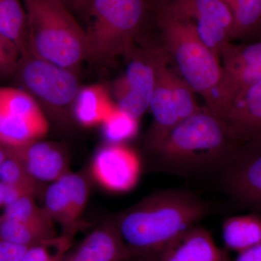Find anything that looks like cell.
Wrapping results in <instances>:
<instances>
[{
	"mask_svg": "<svg viewBox=\"0 0 261 261\" xmlns=\"http://www.w3.org/2000/svg\"><path fill=\"white\" fill-rule=\"evenodd\" d=\"M0 32L15 43L21 56L28 51L27 13L22 0H0Z\"/></svg>",
	"mask_w": 261,
	"mask_h": 261,
	"instance_id": "cell-20",
	"label": "cell"
},
{
	"mask_svg": "<svg viewBox=\"0 0 261 261\" xmlns=\"http://www.w3.org/2000/svg\"><path fill=\"white\" fill-rule=\"evenodd\" d=\"M8 151L0 147V165L6 159V158L8 157Z\"/></svg>",
	"mask_w": 261,
	"mask_h": 261,
	"instance_id": "cell-32",
	"label": "cell"
},
{
	"mask_svg": "<svg viewBox=\"0 0 261 261\" xmlns=\"http://www.w3.org/2000/svg\"><path fill=\"white\" fill-rule=\"evenodd\" d=\"M226 249L215 243L212 234L200 224L187 230L173 242L160 261H231Z\"/></svg>",
	"mask_w": 261,
	"mask_h": 261,
	"instance_id": "cell-17",
	"label": "cell"
},
{
	"mask_svg": "<svg viewBox=\"0 0 261 261\" xmlns=\"http://www.w3.org/2000/svg\"><path fill=\"white\" fill-rule=\"evenodd\" d=\"M211 212L192 192L164 190L150 194L113 219L134 260L160 261L168 247Z\"/></svg>",
	"mask_w": 261,
	"mask_h": 261,
	"instance_id": "cell-1",
	"label": "cell"
},
{
	"mask_svg": "<svg viewBox=\"0 0 261 261\" xmlns=\"http://www.w3.org/2000/svg\"><path fill=\"white\" fill-rule=\"evenodd\" d=\"M116 105L113 104L109 92L99 84L82 87L73 108L75 121L84 127L101 125L112 112Z\"/></svg>",
	"mask_w": 261,
	"mask_h": 261,
	"instance_id": "cell-18",
	"label": "cell"
},
{
	"mask_svg": "<svg viewBox=\"0 0 261 261\" xmlns=\"http://www.w3.org/2000/svg\"><path fill=\"white\" fill-rule=\"evenodd\" d=\"M78 75L28 51L20 56L13 76L18 88L37 101L47 118L68 126L74 119L73 108L82 88Z\"/></svg>",
	"mask_w": 261,
	"mask_h": 261,
	"instance_id": "cell-6",
	"label": "cell"
},
{
	"mask_svg": "<svg viewBox=\"0 0 261 261\" xmlns=\"http://www.w3.org/2000/svg\"><path fill=\"white\" fill-rule=\"evenodd\" d=\"M75 235L63 232L56 238L29 247L19 261H63L73 246Z\"/></svg>",
	"mask_w": 261,
	"mask_h": 261,
	"instance_id": "cell-25",
	"label": "cell"
},
{
	"mask_svg": "<svg viewBox=\"0 0 261 261\" xmlns=\"http://www.w3.org/2000/svg\"><path fill=\"white\" fill-rule=\"evenodd\" d=\"M219 174L221 189L233 203L261 216V137L242 143Z\"/></svg>",
	"mask_w": 261,
	"mask_h": 261,
	"instance_id": "cell-9",
	"label": "cell"
},
{
	"mask_svg": "<svg viewBox=\"0 0 261 261\" xmlns=\"http://www.w3.org/2000/svg\"><path fill=\"white\" fill-rule=\"evenodd\" d=\"M142 163L138 154L123 144L103 146L92 160L91 171L94 179L104 190L124 193L138 183Z\"/></svg>",
	"mask_w": 261,
	"mask_h": 261,
	"instance_id": "cell-12",
	"label": "cell"
},
{
	"mask_svg": "<svg viewBox=\"0 0 261 261\" xmlns=\"http://www.w3.org/2000/svg\"><path fill=\"white\" fill-rule=\"evenodd\" d=\"M168 63L167 57L161 48L157 80L149 105L153 121L145 140V147L149 152L157 148L166 136L183 121L173 97L171 86L173 68Z\"/></svg>",
	"mask_w": 261,
	"mask_h": 261,
	"instance_id": "cell-13",
	"label": "cell"
},
{
	"mask_svg": "<svg viewBox=\"0 0 261 261\" xmlns=\"http://www.w3.org/2000/svg\"><path fill=\"white\" fill-rule=\"evenodd\" d=\"M7 185L0 181V207L5 206V196H6Z\"/></svg>",
	"mask_w": 261,
	"mask_h": 261,
	"instance_id": "cell-31",
	"label": "cell"
},
{
	"mask_svg": "<svg viewBox=\"0 0 261 261\" xmlns=\"http://www.w3.org/2000/svg\"><path fill=\"white\" fill-rule=\"evenodd\" d=\"M72 13L84 16L94 0H59Z\"/></svg>",
	"mask_w": 261,
	"mask_h": 261,
	"instance_id": "cell-29",
	"label": "cell"
},
{
	"mask_svg": "<svg viewBox=\"0 0 261 261\" xmlns=\"http://www.w3.org/2000/svg\"><path fill=\"white\" fill-rule=\"evenodd\" d=\"M47 116L37 101L20 88L0 87V142L18 148L47 135Z\"/></svg>",
	"mask_w": 261,
	"mask_h": 261,
	"instance_id": "cell-7",
	"label": "cell"
},
{
	"mask_svg": "<svg viewBox=\"0 0 261 261\" xmlns=\"http://www.w3.org/2000/svg\"><path fill=\"white\" fill-rule=\"evenodd\" d=\"M58 235L56 228L42 227L0 217V241L31 247Z\"/></svg>",
	"mask_w": 261,
	"mask_h": 261,
	"instance_id": "cell-21",
	"label": "cell"
},
{
	"mask_svg": "<svg viewBox=\"0 0 261 261\" xmlns=\"http://www.w3.org/2000/svg\"><path fill=\"white\" fill-rule=\"evenodd\" d=\"M161 47L149 43H136L125 56L128 60L126 71L116 87V107L139 120L149 108L157 80Z\"/></svg>",
	"mask_w": 261,
	"mask_h": 261,
	"instance_id": "cell-8",
	"label": "cell"
},
{
	"mask_svg": "<svg viewBox=\"0 0 261 261\" xmlns=\"http://www.w3.org/2000/svg\"><path fill=\"white\" fill-rule=\"evenodd\" d=\"M195 22L199 35L216 56L233 38L232 13L221 0H161Z\"/></svg>",
	"mask_w": 261,
	"mask_h": 261,
	"instance_id": "cell-10",
	"label": "cell"
},
{
	"mask_svg": "<svg viewBox=\"0 0 261 261\" xmlns=\"http://www.w3.org/2000/svg\"><path fill=\"white\" fill-rule=\"evenodd\" d=\"M8 153V157L0 165V181L7 185L21 187L35 194L37 182L29 176L21 163L9 150Z\"/></svg>",
	"mask_w": 261,
	"mask_h": 261,
	"instance_id": "cell-26",
	"label": "cell"
},
{
	"mask_svg": "<svg viewBox=\"0 0 261 261\" xmlns=\"http://www.w3.org/2000/svg\"><path fill=\"white\" fill-rule=\"evenodd\" d=\"M232 13L233 38L244 36L261 23V0H221Z\"/></svg>",
	"mask_w": 261,
	"mask_h": 261,
	"instance_id": "cell-23",
	"label": "cell"
},
{
	"mask_svg": "<svg viewBox=\"0 0 261 261\" xmlns=\"http://www.w3.org/2000/svg\"><path fill=\"white\" fill-rule=\"evenodd\" d=\"M27 18L28 51L79 73L89 59L85 31L59 0H22Z\"/></svg>",
	"mask_w": 261,
	"mask_h": 261,
	"instance_id": "cell-4",
	"label": "cell"
},
{
	"mask_svg": "<svg viewBox=\"0 0 261 261\" xmlns=\"http://www.w3.org/2000/svg\"><path fill=\"white\" fill-rule=\"evenodd\" d=\"M101 125L108 144H123L137 135L139 120L122 112L116 106Z\"/></svg>",
	"mask_w": 261,
	"mask_h": 261,
	"instance_id": "cell-24",
	"label": "cell"
},
{
	"mask_svg": "<svg viewBox=\"0 0 261 261\" xmlns=\"http://www.w3.org/2000/svg\"><path fill=\"white\" fill-rule=\"evenodd\" d=\"M89 197V186L86 178L69 171L48 187L42 208L53 222L61 225L63 232L75 234Z\"/></svg>",
	"mask_w": 261,
	"mask_h": 261,
	"instance_id": "cell-11",
	"label": "cell"
},
{
	"mask_svg": "<svg viewBox=\"0 0 261 261\" xmlns=\"http://www.w3.org/2000/svg\"><path fill=\"white\" fill-rule=\"evenodd\" d=\"M151 10L163 53L173 69L207 106L222 74L219 57L201 39L195 22L187 15L161 0H151Z\"/></svg>",
	"mask_w": 261,
	"mask_h": 261,
	"instance_id": "cell-3",
	"label": "cell"
},
{
	"mask_svg": "<svg viewBox=\"0 0 261 261\" xmlns=\"http://www.w3.org/2000/svg\"><path fill=\"white\" fill-rule=\"evenodd\" d=\"M151 16V0H94L84 15L89 58L106 62L126 56Z\"/></svg>",
	"mask_w": 261,
	"mask_h": 261,
	"instance_id": "cell-5",
	"label": "cell"
},
{
	"mask_svg": "<svg viewBox=\"0 0 261 261\" xmlns=\"http://www.w3.org/2000/svg\"><path fill=\"white\" fill-rule=\"evenodd\" d=\"M231 261H261V243L240 252Z\"/></svg>",
	"mask_w": 261,
	"mask_h": 261,
	"instance_id": "cell-30",
	"label": "cell"
},
{
	"mask_svg": "<svg viewBox=\"0 0 261 261\" xmlns=\"http://www.w3.org/2000/svg\"><path fill=\"white\" fill-rule=\"evenodd\" d=\"M7 148L37 184L53 183L70 171L66 151L58 143L39 140L18 148Z\"/></svg>",
	"mask_w": 261,
	"mask_h": 261,
	"instance_id": "cell-15",
	"label": "cell"
},
{
	"mask_svg": "<svg viewBox=\"0 0 261 261\" xmlns=\"http://www.w3.org/2000/svg\"><path fill=\"white\" fill-rule=\"evenodd\" d=\"M63 261H133V257L111 220L71 247Z\"/></svg>",
	"mask_w": 261,
	"mask_h": 261,
	"instance_id": "cell-16",
	"label": "cell"
},
{
	"mask_svg": "<svg viewBox=\"0 0 261 261\" xmlns=\"http://www.w3.org/2000/svg\"><path fill=\"white\" fill-rule=\"evenodd\" d=\"M2 217L42 227L56 228L55 223L44 209L35 203L32 195L23 196L10 205L5 206Z\"/></svg>",
	"mask_w": 261,
	"mask_h": 261,
	"instance_id": "cell-22",
	"label": "cell"
},
{
	"mask_svg": "<svg viewBox=\"0 0 261 261\" xmlns=\"http://www.w3.org/2000/svg\"><path fill=\"white\" fill-rule=\"evenodd\" d=\"M226 250L238 253L261 243V216L254 213L231 216L222 225Z\"/></svg>",
	"mask_w": 261,
	"mask_h": 261,
	"instance_id": "cell-19",
	"label": "cell"
},
{
	"mask_svg": "<svg viewBox=\"0 0 261 261\" xmlns=\"http://www.w3.org/2000/svg\"><path fill=\"white\" fill-rule=\"evenodd\" d=\"M134 261H139V260H134Z\"/></svg>",
	"mask_w": 261,
	"mask_h": 261,
	"instance_id": "cell-33",
	"label": "cell"
},
{
	"mask_svg": "<svg viewBox=\"0 0 261 261\" xmlns=\"http://www.w3.org/2000/svg\"><path fill=\"white\" fill-rule=\"evenodd\" d=\"M29 247L0 241V261H19Z\"/></svg>",
	"mask_w": 261,
	"mask_h": 261,
	"instance_id": "cell-28",
	"label": "cell"
},
{
	"mask_svg": "<svg viewBox=\"0 0 261 261\" xmlns=\"http://www.w3.org/2000/svg\"><path fill=\"white\" fill-rule=\"evenodd\" d=\"M240 145L224 122L207 108H202L175 127L149 153L158 171L193 177L219 174Z\"/></svg>",
	"mask_w": 261,
	"mask_h": 261,
	"instance_id": "cell-2",
	"label": "cell"
},
{
	"mask_svg": "<svg viewBox=\"0 0 261 261\" xmlns=\"http://www.w3.org/2000/svg\"><path fill=\"white\" fill-rule=\"evenodd\" d=\"M20 56L15 43L0 32V79L13 76Z\"/></svg>",
	"mask_w": 261,
	"mask_h": 261,
	"instance_id": "cell-27",
	"label": "cell"
},
{
	"mask_svg": "<svg viewBox=\"0 0 261 261\" xmlns=\"http://www.w3.org/2000/svg\"><path fill=\"white\" fill-rule=\"evenodd\" d=\"M220 119L240 143L261 137V80L247 86L230 102Z\"/></svg>",
	"mask_w": 261,
	"mask_h": 261,
	"instance_id": "cell-14",
	"label": "cell"
}]
</instances>
